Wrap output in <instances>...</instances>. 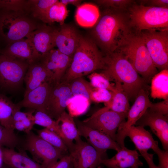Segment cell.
Wrapping results in <instances>:
<instances>
[{
	"label": "cell",
	"mask_w": 168,
	"mask_h": 168,
	"mask_svg": "<svg viewBox=\"0 0 168 168\" xmlns=\"http://www.w3.org/2000/svg\"><path fill=\"white\" fill-rule=\"evenodd\" d=\"M133 32L127 11L106 8L100 13L89 37L104 55L117 50Z\"/></svg>",
	"instance_id": "1"
},
{
	"label": "cell",
	"mask_w": 168,
	"mask_h": 168,
	"mask_svg": "<svg viewBox=\"0 0 168 168\" xmlns=\"http://www.w3.org/2000/svg\"><path fill=\"white\" fill-rule=\"evenodd\" d=\"M104 55L105 67L100 72L110 82H120L129 100L135 99L139 91L145 89L144 79L119 51Z\"/></svg>",
	"instance_id": "2"
},
{
	"label": "cell",
	"mask_w": 168,
	"mask_h": 168,
	"mask_svg": "<svg viewBox=\"0 0 168 168\" xmlns=\"http://www.w3.org/2000/svg\"><path fill=\"white\" fill-rule=\"evenodd\" d=\"M105 67L103 54L89 37L82 35L70 65L61 82L68 83Z\"/></svg>",
	"instance_id": "3"
},
{
	"label": "cell",
	"mask_w": 168,
	"mask_h": 168,
	"mask_svg": "<svg viewBox=\"0 0 168 168\" xmlns=\"http://www.w3.org/2000/svg\"><path fill=\"white\" fill-rule=\"evenodd\" d=\"M132 65L146 83L158 72L147 48L140 36L133 32L117 50ZM117 51V50H116Z\"/></svg>",
	"instance_id": "4"
},
{
	"label": "cell",
	"mask_w": 168,
	"mask_h": 168,
	"mask_svg": "<svg viewBox=\"0 0 168 168\" xmlns=\"http://www.w3.org/2000/svg\"><path fill=\"white\" fill-rule=\"evenodd\" d=\"M133 32L168 29V7L146 6L135 2L127 10Z\"/></svg>",
	"instance_id": "5"
},
{
	"label": "cell",
	"mask_w": 168,
	"mask_h": 168,
	"mask_svg": "<svg viewBox=\"0 0 168 168\" xmlns=\"http://www.w3.org/2000/svg\"><path fill=\"white\" fill-rule=\"evenodd\" d=\"M28 13L0 9V42L6 44L24 39L40 25Z\"/></svg>",
	"instance_id": "6"
},
{
	"label": "cell",
	"mask_w": 168,
	"mask_h": 168,
	"mask_svg": "<svg viewBox=\"0 0 168 168\" xmlns=\"http://www.w3.org/2000/svg\"><path fill=\"white\" fill-rule=\"evenodd\" d=\"M138 34L145 44L156 68L161 71L167 69L168 29L145 30Z\"/></svg>",
	"instance_id": "7"
},
{
	"label": "cell",
	"mask_w": 168,
	"mask_h": 168,
	"mask_svg": "<svg viewBox=\"0 0 168 168\" xmlns=\"http://www.w3.org/2000/svg\"><path fill=\"white\" fill-rule=\"evenodd\" d=\"M26 134L24 148L41 168H48L66 155L31 131Z\"/></svg>",
	"instance_id": "8"
},
{
	"label": "cell",
	"mask_w": 168,
	"mask_h": 168,
	"mask_svg": "<svg viewBox=\"0 0 168 168\" xmlns=\"http://www.w3.org/2000/svg\"><path fill=\"white\" fill-rule=\"evenodd\" d=\"M29 64L0 53V87L14 90L21 86Z\"/></svg>",
	"instance_id": "9"
},
{
	"label": "cell",
	"mask_w": 168,
	"mask_h": 168,
	"mask_svg": "<svg viewBox=\"0 0 168 168\" xmlns=\"http://www.w3.org/2000/svg\"><path fill=\"white\" fill-rule=\"evenodd\" d=\"M127 114L116 112L105 106L82 122L86 126L108 135L115 141L117 129L120 124L126 121Z\"/></svg>",
	"instance_id": "10"
},
{
	"label": "cell",
	"mask_w": 168,
	"mask_h": 168,
	"mask_svg": "<svg viewBox=\"0 0 168 168\" xmlns=\"http://www.w3.org/2000/svg\"><path fill=\"white\" fill-rule=\"evenodd\" d=\"M135 100L128 113L127 120L120 124L116 132L115 141L121 148L125 147L124 140L129 128L135 124L152 103L145 89H142L139 91Z\"/></svg>",
	"instance_id": "11"
},
{
	"label": "cell",
	"mask_w": 168,
	"mask_h": 168,
	"mask_svg": "<svg viewBox=\"0 0 168 168\" xmlns=\"http://www.w3.org/2000/svg\"><path fill=\"white\" fill-rule=\"evenodd\" d=\"M69 152L72 168H97L104 159L102 155L82 139L75 142Z\"/></svg>",
	"instance_id": "12"
},
{
	"label": "cell",
	"mask_w": 168,
	"mask_h": 168,
	"mask_svg": "<svg viewBox=\"0 0 168 168\" xmlns=\"http://www.w3.org/2000/svg\"><path fill=\"white\" fill-rule=\"evenodd\" d=\"M72 96L69 83L52 84L46 105V114L57 120L65 111L68 101Z\"/></svg>",
	"instance_id": "13"
},
{
	"label": "cell",
	"mask_w": 168,
	"mask_h": 168,
	"mask_svg": "<svg viewBox=\"0 0 168 168\" xmlns=\"http://www.w3.org/2000/svg\"><path fill=\"white\" fill-rule=\"evenodd\" d=\"M74 120L80 136L103 156L107 150L118 152L121 149L118 143L108 135L86 126L78 119Z\"/></svg>",
	"instance_id": "14"
},
{
	"label": "cell",
	"mask_w": 168,
	"mask_h": 168,
	"mask_svg": "<svg viewBox=\"0 0 168 168\" xmlns=\"http://www.w3.org/2000/svg\"><path fill=\"white\" fill-rule=\"evenodd\" d=\"M149 126L160 140L164 150H168V116L154 112L148 108L135 124Z\"/></svg>",
	"instance_id": "15"
},
{
	"label": "cell",
	"mask_w": 168,
	"mask_h": 168,
	"mask_svg": "<svg viewBox=\"0 0 168 168\" xmlns=\"http://www.w3.org/2000/svg\"><path fill=\"white\" fill-rule=\"evenodd\" d=\"M58 29L45 24L40 25L26 37L31 41L39 60L55 46V38Z\"/></svg>",
	"instance_id": "16"
},
{
	"label": "cell",
	"mask_w": 168,
	"mask_h": 168,
	"mask_svg": "<svg viewBox=\"0 0 168 168\" xmlns=\"http://www.w3.org/2000/svg\"><path fill=\"white\" fill-rule=\"evenodd\" d=\"M72 57L53 49L43 56L40 60L53 75V84L59 83L69 67Z\"/></svg>",
	"instance_id": "17"
},
{
	"label": "cell",
	"mask_w": 168,
	"mask_h": 168,
	"mask_svg": "<svg viewBox=\"0 0 168 168\" xmlns=\"http://www.w3.org/2000/svg\"><path fill=\"white\" fill-rule=\"evenodd\" d=\"M58 28L55 38V46L61 53L72 57L82 35L73 25L64 23Z\"/></svg>",
	"instance_id": "18"
},
{
	"label": "cell",
	"mask_w": 168,
	"mask_h": 168,
	"mask_svg": "<svg viewBox=\"0 0 168 168\" xmlns=\"http://www.w3.org/2000/svg\"><path fill=\"white\" fill-rule=\"evenodd\" d=\"M52 84L50 82L43 83L24 94L23 99L16 105L20 109L27 108L46 114V105Z\"/></svg>",
	"instance_id": "19"
},
{
	"label": "cell",
	"mask_w": 168,
	"mask_h": 168,
	"mask_svg": "<svg viewBox=\"0 0 168 168\" xmlns=\"http://www.w3.org/2000/svg\"><path fill=\"white\" fill-rule=\"evenodd\" d=\"M0 53L29 64L40 60L31 41L27 38L8 44L0 50Z\"/></svg>",
	"instance_id": "20"
},
{
	"label": "cell",
	"mask_w": 168,
	"mask_h": 168,
	"mask_svg": "<svg viewBox=\"0 0 168 168\" xmlns=\"http://www.w3.org/2000/svg\"><path fill=\"white\" fill-rule=\"evenodd\" d=\"M52 73L39 60L29 64L24 77L26 84L24 94L39 86L45 82L53 83Z\"/></svg>",
	"instance_id": "21"
},
{
	"label": "cell",
	"mask_w": 168,
	"mask_h": 168,
	"mask_svg": "<svg viewBox=\"0 0 168 168\" xmlns=\"http://www.w3.org/2000/svg\"><path fill=\"white\" fill-rule=\"evenodd\" d=\"M139 156L136 150H130L124 147L111 158L102 160L101 164L108 168L139 167L143 165L139 159Z\"/></svg>",
	"instance_id": "22"
},
{
	"label": "cell",
	"mask_w": 168,
	"mask_h": 168,
	"mask_svg": "<svg viewBox=\"0 0 168 168\" xmlns=\"http://www.w3.org/2000/svg\"><path fill=\"white\" fill-rule=\"evenodd\" d=\"M128 137L139 152L152 149L155 153L160 148L158 141L155 140L151 134L144 127L132 126L128 130L126 137Z\"/></svg>",
	"instance_id": "23"
},
{
	"label": "cell",
	"mask_w": 168,
	"mask_h": 168,
	"mask_svg": "<svg viewBox=\"0 0 168 168\" xmlns=\"http://www.w3.org/2000/svg\"><path fill=\"white\" fill-rule=\"evenodd\" d=\"M56 120L69 151L74 145L73 141L76 142L81 139L74 119L64 111Z\"/></svg>",
	"instance_id": "24"
},
{
	"label": "cell",
	"mask_w": 168,
	"mask_h": 168,
	"mask_svg": "<svg viewBox=\"0 0 168 168\" xmlns=\"http://www.w3.org/2000/svg\"><path fill=\"white\" fill-rule=\"evenodd\" d=\"M2 149L3 163L11 168H41L23 152L4 147Z\"/></svg>",
	"instance_id": "25"
},
{
	"label": "cell",
	"mask_w": 168,
	"mask_h": 168,
	"mask_svg": "<svg viewBox=\"0 0 168 168\" xmlns=\"http://www.w3.org/2000/svg\"><path fill=\"white\" fill-rule=\"evenodd\" d=\"M100 12L98 7L91 3H84L77 7L75 18L77 24L82 27H92L98 20Z\"/></svg>",
	"instance_id": "26"
},
{
	"label": "cell",
	"mask_w": 168,
	"mask_h": 168,
	"mask_svg": "<svg viewBox=\"0 0 168 168\" xmlns=\"http://www.w3.org/2000/svg\"><path fill=\"white\" fill-rule=\"evenodd\" d=\"M151 95L154 99H168V69L156 74L151 81Z\"/></svg>",
	"instance_id": "27"
},
{
	"label": "cell",
	"mask_w": 168,
	"mask_h": 168,
	"mask_svg": "<svg viewBox=\"0 0 168 168\" xmlns=\"http://www.w3.org/2000/svg\"><path fill=\"white\" fill-rule=\"evenodd\" d=\"M114 83L115 90L113 92L112 99L105 106L116 112L128 113L130 108L128 97L121 83L117 81Z\"/></svg>",
	"instance_id": "28"
},
{
	"label": "cell",
	"mask_w": 168,
	"mask_h": 168,
	"mask_svg": "<svg viewBox=\"0 0 168 168\" xmlns=\"http://www.w3.org/2000/svg\"><path fill=\"white\" fill-rule=\"evenodd\" d=\"M68 14V11L67 6L58 1L49 8L40 20L50 25L57 22L62 25L64 23Z\"/></svg>",
	"instance_id": "29"
},
{
	"label": "cell",
	"mask_w": 168,
	"mask_h": 168,
	"mask_svg": "<svg viewBox=\"0 0 168 168\" xmlns=\"http://www.w3.org/2000/svg\"><path fill=\"white\" fill-rule=\"evenodd\" d=\"M15 105V104L0 92V124L12 132L14 130L12 112Z\"/></svg>",
	"instance_id": "30"
},
{
	"label": "cell",
	"mask_w": 168,
	"mask_h": 168,
	"mask_svg": "<svg viewBox=\"0 0 168 168\" xmlns=\"http://www.w3.org/2000/svg\"><path fill=\"white\" fill-rule=\"evenodd\" d=\"M90 102L89 100L82 96L72 95L67 103L68 114L73 118L84 114L89 109Z\"/></svg>",
	"instance_id": "31"
},
{
	"label": "cell",
	"mask_w": 168,
	"mask_h": 168,
	"mask_svg": "<svg viewBox=\"0 0 168 168\" xmlns=\"http://www.w3.org/2000/svg\"><path fill=\"white\" fill-rule=\"evenodd\" d=\"M38 135L43 139L58 149L65 154L68 149L62 138L55 132L47 128L37 130Z\"/></svg>",
	"instance_id": "32"
},
{
	"label": "cell",
	"mask_w": 168,
	"mask_h": 168,
	"mask_svg": "<svg viewBox=\"0 0 168 168\" xmlns=\"http://www.w3.org/2000/svg\"><path fill=\"white\" fill-rule=\"evenodd\" d=\"M58 0H29L30 12L33 17L40 20L49 8Z\"/></svg>",
	"instance_id": "33"
},
{
	"label": "cell",
	"mask_w": 168,
	"mask_h": 168,
	"mask_svg": "<svg viewBox=\"0 0 168 168\" xmlns=\"http://www.w3.org/2000/svg\"><path fill=\"white\" fill-rule=\"evenodd\" d=\"M68 83L73 96L82 95L90 100V94L93 87L83 77L75 78Z\"/></svg>",
	"instance_id": "34"
},
{
	"label": "cell",
	"mask_w": 168,
	"mask_h": 168,
	"mask_svg": "<svg viewBox=\"0 0 168 168\" xmlns=\"http://www.w3.org/2000/svg\"><path fill=\"white\" fill-rule=\"evenodd\" d=\"M34 118L35 124L43 126L55 132L64 141L63 135L56 120H54L47 114L40 111H37L34 115Z\"/></svg>",
	"instance_id": "35"
},
{
	"label": "cell",
	"mask_w": 168,
	"mask_h": 168,
	"mask_svg": "<svg viewBox=\"0 0 168 168\" xmlns=\"http://www.w3.org/2000/svg\"><path fill=\"white\" fill-rule=\"evenodd\" d=\"M88 78L93 87L105 89L112 92L115 90V83L111 82L101 72H92L88 75Z\"/></svg>",
	"instance_id": "36"
},
{
	"label": "cell",
	"mask_w": 168,
	"mask_h": 168,
	"mask_svg": "<svg viewBox=\"0 0 168 168\" xmlns=\"http://www.w3.org/2000/svg\"><path fill=\"white\" fill-rule=\"evenodd\" d=\"M19 142L14 132L11 131L0 124V146L14 149Z\"/></svg>",
	"instance_id": "37"
},
{
	"label": "cell",
	"mask_w": 168,
	"mask_h": 168,
	"mask_svg": "<svg viewBox=\"0 0 168 168\" xmlns=\"http://www.w3.org/2000/svg\"><path fill=\"white\" fill-rule=\"evenodd\" d=\"M0 9L15 12H30L28 0H0Z\"/></svg>",
	"instance_id": "38"
},
{
	"label": "cell",
	"mask_w": 168,
	"mask_h": 168,
	"mask_svg": "<svg viewBox=\"0 0 168 168\" xmlns=\"http://www.w3.org/2000/svg\"><path fill=\"white\" fill-rule=\"evenodd\" d=\"M113 92L108 90L93 87L91 92L90 99L91 101L99 103L103 102L105 105L111 100Z\"/></svg>",
	"instance_id": "39"
},
{
	"label": "cell",
	"mask_w": 168,
	"mask_h": 168,
	"mask_svg": "<svg viewBox=\"0 0 168 168\" xmlns=\"http://www.w3.org/2000/svg\"><path fill=\"white\" fill-rule=\"evenodd\" d=\"M100 6L105 8H110L121 11H127L128 7L133 3L132 0H97L94 1Z\"/></svg>",
	"instance_id": "40"
},
{
	"label": "cell",
	"mask_w": 168,
	"mask_h": 168,
	"mask_svg": "<svg viewBox=\"0 0 168 168\" xmlns=\"http://www.w3.org/2000/svg\"><path fill=\"white\" fill-rule=\"evenodd\" d=\"M148 109L152 111L168 116V99L159 102L152 103Z\"/></svg>",
	"instance_id": "41"
},
{
	"label": "cell",
	"mask_w": 168,
	"mask_h": 168,
	"mask_svg": "<svg viewBox=\"0 0 168 168\" xmlns=\"http://www.w3.org/2000/svg\"><path fill=\"white\" fill-rule=\"evenodd\" d=\"M71 165V158L69 154H66L48 168H69Z\"/></svg>",
	"instance_id": "42"
},
{
	"label": "cell",
	"mask_w": 168,
	"mask_h": 168,
	"mask_svg": "<svg viewBox=\"0 0 168 168\" xmlns=\"http://www.w3.org/2000/svg\"><path fill=\"white\" fill-rule=\"evenodd\" d=\"M158 156L159 168H168V150H161L159 148L156 152Z\"/></svg>",
	"instance_id": "43"
},
{
	"label": "cell",
	"mask_w": 168,
	"mask_h": 168,
	"mask_svg": "<svg viewBox=\"0 0 168 168\" xmlns=\"http://www.w3.org/2000/svg\"><path fill=\"white\" fill-rule=\"evenodd\" d=\"M140 4L153 7H168V0H143L138 1Z\"/></svg>",
	"instance_id": "44"
},
{
	"label": "cell",
	"mask_w": 168,
	"mask_h": 168,
	"mask_svg": "<svg viewBox=\"0 0 168 168\" xmlns=\"http://www.w3.org/2000/svg\"><path fill=\"white\" fill-rule=\"evenodd\" d=\"M21 109L18 107L16 104L12 112V118L13 123L16 121H21L28 116L30 111L23 112L20 110Z\"/></svg>",
	"instance_id": "45"
},
{
	"label": "cell",
	"mask_w": 168,
	"mask_h": 168,
	"mask_svg": "<svg viewBox=\"0 0 168 168\" xmlns=\"http://www.w3.org/2000/svg\"><path fill=\"white\" fill-rule=\"evenodd\" d=\"M140 153L146 161L149 168H159L153 162V154L149 153L147 152H142Z\"/></svg>",
	"instance_id": "46"
},
{
	"label": "cell",
	"mask_w": 168,
	"mask_h": 168,
	"mask_svg": "<svg viewBox=\"0 0 168 168\" xmlns=\"http://www.w3.org/2000/svg\"><path fill=\"white\" fill-rule=\"evenodd\" d=\"M62 3L67 6L68 4H71L77 7L80 6L82 2L80 0H61L59 1Z\"/></svg>",
	"instance_id": "47"
},
{
	"label": "cell",
	"mask_w": 168,
	"mask_h": 168,
	"mask_svg": "<svg viewBox=\"0 0 168 168\" xmlns=\"http://www.w3.org/2000/svg\"><path fill=\"white\" fill-rule=\"evenodd\" d=\"M13 127L14 129L26 133V131L25 126L21 121H16L13 123Z\"/></svg>",
	"instance_id": "48"
},
{
	"label": "cell",
	"mask_w": 168,
	"mask_h": 168,
	"mask_svg": "<svg viewBox=\"0 0 168 168\" xmlns=\"http://www.w3.org/2000/svg\"><path fill=\"white\" fill-rule=\"evenodd\" d=\"M2 147L0 146V168H1L3 164V155L2 149Z\"/></svg>",
	"instance_id": "49"
},
{
	"label": "cell",
	"mask_w": 168,
	"mask_h": 168,
	"mask_svg": "<svg viewBox=\"0 0 168 168\" xmlns=\"http://www.w3.org/2000/svg\"><path fill=\"white\" fill-rule=\"evenodd\" d=\"M1 168H11L9 166H7V165L3 163V165H2V167Z\"/></svg>",
	"instance_id": "50"
},
{
	"label": "cell",
	"mask_w": 168,
	"mask_h": 168,
	"mask_svg": "<svg viewBox=\"0 0 168 168\" xmlns=\"http://www.w3.org/2000/svg\"><path fill=\"white\" fill-rule=\"evenodd\" d=\"M130 168H139V167H137V166H135V167H132Z\"/></svg>",
	"instance_id": "51"
},
{
	"label": "cell",
	"mask_w": 168,
	"mask_h": 168,
	"mask_svg": "<svg viewBox=\"0 0 168 168\" xmlns=\"http://www.w3.org/2000/svg\"><path fill=\"white\" fill-rule=\"evenodd\" d=\"M69 168H72V165H71V166H70L69 167Z\"/></svg>",
	"instance_id": "52"
}]
</instances>
